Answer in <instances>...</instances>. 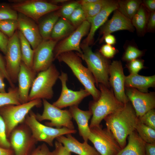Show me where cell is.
Here are the masks:
<instances>
[{
	"mask_svg": "<svg viewBox=\"0 0 155 155\" xmlns=\"http://www.w3.org/2000/svg\"><path fill=\"white\" fill-rule=\"evenodd\" d=\"M69 110L77 123L80 135L84 142H88L90 133L88 122L92 116V112L90 110H82L77 106L69 107Z\"/></svg>",
	"mask_w": 155,
	"mask_h": 155,
	"instance_id": "23",
	"label": "cell"
},
{
	"mask_svg": "<svg viewBox=\"0 0 155 155\" xmlns=\"http://www.w3.org/2000/svg\"><path fill=\"white\" fill-rule=\"evenodd\" d=\"M18 13L13 9L10 5L0 4V21L12 19L17 20Z\"/></svg>",
	"mask_w": 155,
	"mask_h": 155,
	"instance_id": "37",
	"label": "cell"
},
{
	"mask_svg": "<svg viewBox=\"0 0 155 155\" xmlns=\"http://www.w3.org/2000/svg\"><path fill=\"white\" fill-rule=\"evenodd\" d=\"M109 82L115 96L121 102L125 104L129 101L125 90V76L120 61H113L109 68Z\"/></svg>",
	"mask_w": 155,
	"mask_h": 155,
	"instance_id": "17",
	"label": "cell"
},
{
	"mask_svg": "<svg viewBox=\"0 0 155 155\" xmlns=\"http://www.w3.org/2000/svg\"><path fill=\"white\" fill-rule=\"evenodd\" d=\"M59 78L61 81L62 90L58 99L53 104L60 109L68 106H77L85 98L90 95L85 89L74 91L68 88L67 86L68 75L66 73L62 71Z\"/></svg>",
	"mask_w": 155,
	"mask_h": 155,
	"instance_id": "14",
	"label": "cell"
},
{
	"mask_svg": "<svg viewBox=\"0 0 155 155\" xmlns=\"http://www.w3.org/2000/svg\"><path fill=\"white\" fill-rule=\"evenodd\" d=\"M88 138L100 155H116L121 149L112 132L100 125L90 129Z\"/></svg>",
	"mask_w": 155,
	"mask_h": 155,
	"instance_id": "10",
	"label": "cell"
},
{
	"mask_svg": "<svg viewBox=\"0 0 155 155\" xmlns=\"http://www.w3.org/2000/svg\"><path fill=\"white\" fill-rule=\"evenodd\" d=\"M0 147L5 149L11 148L6 133L5 123L0 115Z\"/></svg>",
	"mask_w": 155,
	"mask_h": 155,
	"instance_id": "40",
	"label": "cell"
},
{
	"mask_svg": "<svg viewBox=\"0 0 155 155\" xmlns=\"http://www.w3.org/2000/svg\"><path fill=\"white\" fill-rule=\"evenodd\" d=\"M82 54L76 53L84 61L88 68L92 74L98 86L102 84L110 88L109 79V68L111 63L108 59L103 56L99 52H94L91 47L84 43L80 45Z\"/></svg>",
	"mask_w": 155,
	"mask_h": 155,
	"instance_id": "4",
	"label": "cell"
},
{
	"mask_svg": "<svg viewBox=\"0 0 155 155\" xmlns=\"http://www.w3.org/2000/svg\"><path fill=\"white\" fill-rule=\"evenodd\" d=\"M24 122L30 129L32 136L37 142H43L51 147L53 146V141L58 137L77 132L75 129L65 127L55 128L43 125L37 120L36 114L31 110L26 116Z\"/></svg>",
	"mask_w": 155,
	"mask_h": 155,
	"instance_id": "7",
	"label": "cell"
},
{
	"mask_svg": "<svg viewBox=\"0 0 155 155\" xmlns=\"http://www.w3.org/2000/svg\"><path fill=\"white\" fill-rule=\"evenodd\" d=\"M139 121L144 124L155 129V111L151 109L141 116L138 117Z\"/></svg>",
	"mask_w": 155,
	"mask_h": 155,
	"instance_id": "39",
	"label": "cell"
},
{
	"mask_svg": "<svg viewBox=\"0 0 155 155\" xmlns=\"http://www.w3.org/2000/svg\"><path fill=\"white\" fill-rule=\"evenodd\" d=\"M98 86L100 96L97 100L91 101L89 103V110L92 113L89 125L90 129L99 126L102 121L106 116L119 110L124 104L116 98L112 88L100 84Z\"/></svg>",
	"mask_w": 155,
	"mask_h": 155,
	"instance_id": "2",
	"label": "cell"
},
{
	"mask_svg": "<svg viewBox=\"0 0 155 155\" xmlns=\"http://www.w3.org/2000/svg\"><path fill=\"white\" fill-rule=\"evenodd\" d=\"M90 27V23L86 20L65 38L57 43L53 50L54 60L60 54L67 52L75 51L82 54L80 42L82 38L88 34Z\"/></svg>",
	"mask_w": 155,
	"mask_h": 155,
	"instance_id": "13",
	"label": "cell"
},
{
	"mask_svg": "<svg viewBox=\"0 0 155 155\" xmlns=\"http://www.w3.org/2000/svg\"><path fill=\"white\" fill-rule=\"evenodd\" d=\"M150 13L142 3L131 20L132 25L140 36H144L146 32L147 25Z\"/></svg>",
	"mask_w": 155,
	"mask_h": 155,
	"instance_id": "27",
	"label": "cell"
},
{
	"mask_svg": "<svg viewBox=\"0 0 155 155\" xmlns=\"http://www.w3.org/2000/svg\"><path fill=\"white\" fill-rule=\"evenodd\" d=\"M18 87H10L7 92H0V107L8 104H21Z\"/></svg>",
	"mask_w": 155,
	"mask_h": 155,
	"instance_id": "31",
	"label": "cell"
},
{
	"mask_svg": "<svg viewBox=\"0 0 155 155\" xmlns=\"http://www.w3.org/2000/svg\"><path fill=\"white\" fill-rule=\"evenodd\" d=\"M142 3L150 12L155 11V0H144Z\"/></svg>",
	"mask_w": 155,
	"mask_h": 155,
	"instance_id": "47",
	"label": "cell"
},
{
	"mask_svg": "<svg viewBox=\"0 0 155 155\" xmlns=\"http://www.w3.org/2000/svg\"><path fill=\"white\" fill-rule=\"evenodd\" d=\"M104 40L106 44L112 45L116 42V39L115 36L111 34L106 35L104 38Z\"/></svg>",
	"mask_w": 155,
	"mask_h": 155,
	"instance_id": "49",
	"label": "cell"
},
{
	"mask_svg": "<svg viewBox=\"0 0 155 155\" xmlns=\"http://www.w3.org/2000/svg\"><path fill=\"white\" fill-rule=\"evenodd\" d=\"M44 109L42 113L36 114V119L40 122L44 120L50 122L45 123L47 126L60 128L65 127L70 129H75L71 114L69 110H63L42 99Z\"/></svg>",
	"mask_w": 155,
	"mask_h": 155,
	"instance_id": "9",
	"label": "cell"
},
{
	"mask_svg": "<svg viewBox=\"0 0 155 155\" xmlns=\"http://www.w3.org/2000/svg\"><path fill=\"white\" fill-rule=\"evenodd\" d=\"M144 61L139 58L128 62L126 65L130 74H138V72L144 67Z\"/></svg>",
	"mask_w": 155,
	"mask_h": 155,
	"instance_id": "41",
	"label": "cell"
},
{
	"mask_svg": "<svg viewBox=\"0 0 155 155\" xmlns=\"http://www.w3.org/2000/svg\"><path fill=\"white\" fill-rule=\"evenodd\" d=\"M9 38L0 31V50L5 55Z\"/></svg>",
	"mask_w": 155,
	"mask_h": 155,
	"instance_id": "45",
	"label": "cell"
},
{
	"mask_svg": "<svg viewBox=\"0 0 155 155\" xmlns=\"http://www.w3.org/2000/svg\"><path fill=\"white\" fill-rule=\"evenodd\" d=\"M75 28L68 20L60 18L53 28L50 39L58 41L59 40L69 36L75 30Z\"/></svg>",
	"mask_w": 155,
	"mask_h": 155,
	"instance_id": "28",
	"label": "cell"
},
{
	"mask_svg": "<svg viewBox=\"0 0 155 155\" xmlns=\"http://www.w3.org/2000/svg\"><path fill=\"white\" fill-rule=\"evenodd\" d=\"M55 146L54 150L51 152V155H71V152L56 140L55 142Z\"/></svg>",
	"mask_w": 155,
	"mask_h": 155,
	"instance_id": "43",
	"label": "cell"
},
{
	"mask_svg": "<svg viewBox=\"0 0 155 155\" xmlns=\"http://www.w3.org/2000/svg\"><path fill=\"white\" fill-rule=\"evenodd\" d=\"M18 29L30 43L32 49L35 50L43 40L38 24L25 16L18 13L17 20Z\"/></svg>",
	"mask_w": 155,
	"mask_h": 155,
	"instance_id": "18",
	"label": "cell"
},
{
	"mask_svg": "<svg viewBox=\"0 0 155 155\" xmlns=\"http://www.w3.org/2000/svg\"><path fill=\"white\" fill-rule=\"evenodd\" d=\"M18 30L17 20L9 19L0 21V31L9 38Z\"/></svg>",
	"mask_w": 155,
	"mask_h": 155,
	"instance_id": "34",
	"label": "cell"
},
{
	"mask_svg": "<svg viewBox=\"0 0 155 155\" xmlns=\"http://www.w3.org/2000/svg\"><path fill=\"white\" fill-rule=\"evenodd\" d=\"M11 8L17 13H21L32 19L37 24L44 15L57 11L62 7L42 0H10Z\"/></svg>",
	"mask_w": 155,
	"mask_h": 155,
	"instance_id": "8",
	"label": "cell"
},
{
	"mask_svg": "<svg viewBox=\"0 0 155 155\" xmlns=\"http://www.w3.org/2000/svg\"><path fill=\"white\" fill-rule=\"evenodd\" d=\"M37 74L22 61L18 76L19 94L21 104L28 102L29 92Z\"/></svg>",
	"mask_w": 155,
	"mask_h": 155,
	"instance_id": "21",
	"label": "cell"
},
{
	"mask_svg": "<svg viewBox=\"0 0 155 155\" xmlns=\"http://www.w3.org/2000/svg\"><path fill=\"white\" fill-rule=\"evenodd\" d=\"M59 136L56 140L61 143L70 152L79 155H100L95 148L88 142L81 143L73 136L71 134Z\"/></svg>",
	"mask_w": 155,
	"mask_h": 155,
	"instance_id": "22",
	"label": "cell"
},
{
	"mask_svg": "<svg viewBox=\"0 0 155 155\" xmlns=\"http://www.w3.org/2000/svg\"><path fill=\"white\" fill-rule=\"evenodd\" d=\"M9 138L14 155H30L37 142L24 121L13 130Z\"/></svg>",
	"mask_w": 155,
	"mask_h": 155,
	"instance_id": "11",
	"label": "cell"
},
{
	"mask_svg": "<svg viewBox=\"0 0 155 155\" xmlns=\"http://www.w3.org/2000/svg\"><path fill=\"white\" fill-rule=\"evenodd\" d=\"M22 56V61L28 68L32 69L34 50L21 32L18 30Z\"/></svg>",
	"mask_w": 155,
	"mask_h": 155,
	"instance_id": "29",
	"label": "cell"
},
{
	"mask_svg": "<svg viewBox=\"0 0 155 155\" xmlns=\"http://www.w3.org/2000/svg\"><path fill=\"white\" fill-rule=\"evenodd\" d=\"M118 52L117 50L115 47L107 44L103 45L99 50L100 53L107 59L113 58Z\"/></svg>",
	"mask_w": 155,
	"mask_h": 155,
	"instance_id": "42",
	"label": "cell"
},
{
	"mask_svg": "<svg viewBox=\"0 0 155 155\" xmlns=\"http://www.w3.org/2000/svg\"><path fill=\"white\" fill-rule=\"evenodd\" d=\"M155 29V11L150 12L146 32H154Z\"/></svg>",
	"mask_w": 155,
	"mask_h": 155,
	"instance_id": "46",
	"label": "cell"
},
{
	"mask_svg": "<svg viewBox=\"0 0 155 155\" xmlns=\"http://www.w3.org/2000/svg\"><path fill=\"white\" fill-rule=\"evenodd\" d=\"M68 20L75 28L87 20L86 14L81 5L75 10Z\"/></svg>",
	"mask_w": 155,
	"mask_h": 155,
	"instance_id": "35",
	"label": "cell"
},
{
	"mask_svg": "<svg viewBox=\"0 0 155 155\" xmlns=\"http://www.w3.org/2000/svg\"><path fill=\"white\" fill-rule=\"evenodd\" d=\"M56 59L67 65L84 89L92 96L93 100L96 101L99 99L100 92L96 87L94 78L88 68L83 65L81 58L76 53L72 51L64 53Z\"/></svg>",
	"mask_w": 155,
	"mask_h": 155,
	"instance_id": "3",
	"label": "cell"
},
{
	"mask_svg": "<svg viewBox=\"0 0 155 155\" xmlns=\"http://www.w3.org/2000/svg\"><path fill=\"white\" fill-rule=\"evenodd\" d=\"M68 1L67 0H52L49 2L54 4L56 5L58 3H63Z\"/></svg>",
	"mask_w": 155,
	"mask_h": 155,
	"instance_id": "53",
	"label": "cell"
},
{
	"mask_svg": "<svg viewBox=\"0 0 155 155\" xmlns=\"http://www.w3.org/2000/svg\"><path fill=\"white\" fill-rule=\"evenodd\" d=\"M81 5L79 1L72 2L62 6L57 11L60 17L68 20L75 10Z\"/></svg>",
	"mask_w": 155,
	"mask_h": 155,
	"instance_id": "38",
	"label": "cell"
},
{
	"mask_svg": "<svg viewBox=\"0 0 155 155\" xmlns=\"http://www.w3.org/2000/svg\"><path fill=\"white\" fill-rule=\"evenodd\" d=\"M120 30H127L133 32L135 28L131 21L117 9L114 11L112 18L107 21L101 27L100 34L102 35V36L100 40V42L102 43L106 35Z\"/></svg>",
	"mask_w": 155,
	"mask_h": 155,
	"instance_id": "20",
	"label": "cell"
},
{
	"mask_svg": "<svg viewBox=\"0 0 155 155\" xmlns=\"http://www.w3.org/2000/svg\"><path fill=\"white\" fill-rule=\"evenodd\" d=\"M57 41L43 40L34 50L32 69L36 73L47 69L54 60L53 50Z\"/></svg>",
	"mask_w": 155,
	"mask_h": 155,
	"instance_id": "15",
	"label": "cell"
},
{
	"mask_svg": "<svg viewBox=\"0 0 155 155\" xmlns=\"http://www.w3.org/2000/svg\"><path fill=\"white\" fill-rule=\"evenodd\" d=\"M42 103V100L36 99L20 105L8 104L0 107V115L5 123L8 139L13 130L24 122L31 109L35 107H40Z\"/></svg>",
	"mask_w": 155,
	"mask_h": 155,
	"instance_id": "6",
	"label": "cell"
},
{
	"mask_svg": "<svg viewBox=\"0 0 155 155\" xmlns=\"http://www.w3.org/2000/svg\"><path fill=\"white\" fill-rule=\"evenodd\" d=\"M0 69L3 72L6 78H8L5 68V64L4 59L0 54Z\"/></svg>",
	"mask_w": 155,
	"mask_h": 155,
	"instance_id": "51",
	"label": "cell"
},
{
	"mask_svg": "<svg viewBox=\"0 0 155 155\" xmlns=\"http://www.w3.org/2000/svg\"><path fill=\"white\" fill-rule=\"evenodd\" d=\"M5 77L3 72L0 69V92H6L5 90V85L4 82V79Z\"/></svg>",
	"mask_w": 155,
	"mask_h": 155,
	"instance_id": "50",
	"label": "cell"
},
{
	"mask_svg": "<svg viewBox=\"0 0 155 155\" xmlns=\"http://www.w3.org/2000/svg\"><path fill=\"white\" fill-rule=\"evenodd\" d=\"M144 54V52L135 46L129 45L127 47L122 57V60L127 62L139 58Z\"/></svg>",
	"mask_w": 155,
	"mask_h": 155,
	"instance_id": "36",
	"label": "cell"
},
{
	"mask_svg": "<svg viewBox=\"0 0 155 155\" xmlns=\"http://www.w3.org/2000/svg\"><path fill=\"white\" fill-rule=\"evenodd\" d=\"M106 128L113 133L121 149L126 145L128 135L135 130L138 117L129 101L104 119Z\"/></svg>",
	"mask_w": 155,
	"mask_h": 155,
	"instance_id": "1",
	"label": "cell"
},
{
	"mask_svg": "<svg viewBox=\"0 0 155 155\" xmlns=\"http://www.w3.org/2000/svg\"><path fill=\"white\" fill-rule=\"evenodd\" d=\"M60 73L52 64L46 70L38 73L30 89L28 101L36 99H50L53 96V87Z\"/></svg>",
	"mask_w": 155,
	"mask_h": 155,
	"instance_id": "5",
	"label": "cell"
},
{
	"mask_svg": "<svg viewBox=\"0 0 155 155\" xmlns=\"http://www.w3.org/2000/svg\"><path fill=\"white\" fill-rule=\"evenodd\" d=\"M5 55L6 72L11 81L14 84L18 81V75L22 61L18 29L9 38Z\"/></svg>",
	"mask_w": 155,
	"mask_h": 155,
	"instance_id": "12",
	"label": "cell"
},
{
	"mask_svg": "<svg viewBox=\"0 0 155 155\" xmlns=\"http://www.w3.org/2000/svg\"><path fill=\"white\" fill-rule=\"evenodd\" d=\"M118 7L117 0H108L99 13L94 17L87 19V20L90 24V27L83 43L89 46L93 43L96 31L106 22L109 15L117 9Z\"/></svg>",
	"mask_w": 155,
	"mask_h": 155,
	"instance_id": "19",
	"label": "cell"
},
{
	"mask_svg": "<svg viewBox=\"0 0 155 155\" xmlns=\"http://www.w3.org/2000/svg\"><path fill=\"white\" fill-rule=\"evenodd\" d=\"M125 94L138 117L155 107L154 92L144 93L137 89L125 87Z\"/></svg>",
	"mask_w": 155,
	"mask_h": 155,
	"instance_id": "16",
	"label": "cell"
},
{
	"mask_svg": "<svg viewBox=\"0 0 155 155\" xmlns=\"http://www.w3.org/2000/svg\"><path fill=\"white\" fill-rule=\"evenodd\" d=\"M41 18L37 23L43 40L50 39L53 28L60 16L57 11L51 12Z\"/></svg>",
	"mask_w": 155,
	"mask_h": 155,
	"instance_id": "26",
	"label": "cell"
},
{
	"mask_svg": "<svg viewBox=\"0 0 155 155\" xmlns=\"http://www.w3.org/2000/svg\"><path fill=\"white\" fill-rule=\"evenodd\" d=\"M125 87L135 88L144 93L148 92V89L155 86V75L144 76L138 74H130L125 76Z\"/></svg>",
	"mask_w": 155,
	"mask_h": 155,
	"instance_id": "24",
	"label": "cell"
},
{
	"mask_svg": "<svg viewBox=\"0 0 155 155\" xmlns=\"http://www.w3.org/2000/svg\"><path fill=\"white\" fill-rule=\"evenodd\" d=\"M127 144L116 155H146V142L135 130L128 136Z\"/></svg>",
	"mask_w": 155,
	"mask_h": 155,
	"instance_id": "25",
	"label": "cell"
},
{
	"mask_svg": "<svg viewBox=\"0 0 155 155\" xmlns=\"http://www.w3.org/2000/svg\"><path fill=\"white\" fill-rule=\"evenodd\" d=\"M146 155H155V143H146Z\"/></svg>",
	"mask_w": 155,
	"mask_h": 155,
	"instance_id": "48",
	"label": "cell"
},
{
	"mask_svg": "<svg viewBox=\"0 0 155 155\" xmlns=\"http://www.w3.org/2000/svg\"><path fill=\"white\" fill-rule=\"evenodd\" d=\"M30 155H51L47 146L43 143L35 148Z\"/></svg>",
	"mask_w": 155,
	"mask_h": 155,
	"instance_id": "44",
	"label": "cell"
},
{
	"mask_svg": "<svg viewBox=\"0 0 155 155\" xmlns=\"http://www.w3.org/2000/svg\"><path fill=\"white\" fill-rule=\"evenodd\" d=\"M117 1V9L131 20L142 3L140 0H119Z\"/></svg>",
	"mask_w": 155,
	"mask_h": 155,
	"instance_id": "30",
	"label": "cell"
},
{
	"mask_svg": "<svg viewBox=\"0 0 155 155\" xmlns=\"http://www.w3.org/2000/svg\"><path fill=\"white\" fill-rule=\"evenodd\" d=\"M108 0H97L89 4L81 5L86 14L87 20L95 16L102 9Z\"/></svg>",
	"mask_w": 155,
	"mask_h": 155,
	"instance_id": "33",
	"label": "cell"
},
{
	"mask_svg": "<svg viewBox=\"0 0 155 155\" xmlns=\"http://www.w3.org/2000/svg\"><path fill=\"white\" fill-rule=\"evenodd\" d=\"M0 155H14L12 148L5 149L0 147Z\"/></svg>",
	"mask_w": 155,
	"mask_h": 155,
	"instance_id": "52",
	"label": "cell"
},
{
	"mask_svg": "<svg viewBox=\"0 0 155 155\" xmlns=\"http://www.w3.org/2000/svg\"><path fill=\"white\" fill-rule=\"evenodd\" d=\"M135 131L146 143H155V129L141 123L138 120Z\"/></svg>",
	"mask_w": 155,
	"mask_h": 155,
	"instance_id": "32",
	"label": "cell"
}]
</instances>
